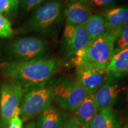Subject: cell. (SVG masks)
Here are the masks:
<instances>
[{
	"label": "cell",
	"instance_id": "9c48e42d",
	"mask_svg": "<svg viewBox=\"0 0 128 128\" xmlns=\"http://www.w3.org/2000/svg\"><path fill=\"white\" fill-rule=\"evenodd\" d=\"M117 75L108 70L78 69L76 80L91 93H94L106 82L114 79Z\"/></svg>",
	"mask_w": 128,
	"mask_h": 128
},
{
	"label": "cell",
	"instance_id": "2e32d148",
	"mask_svg": "<svg viewBox=\"0 0 128 128\" xmlns=\"http://www.w3.org/2000/svg\"><path fill=\"white\" fill-rule=\"evenodd\" d=\"M109 29H120L128 24V7L113 8L106 12L104 17Z\"/></svg>",
	"mask_w": 128,
	"mask_h": 128
},
{
	"label": "cell",
	"instance_id": "8fae6325",
	"mask_svg": "<svg viewBox=\"0 0 128 128\" xmlns=\"http://www.w3.org/2000/svg\"><path fill=\"white\" fill-rule=\"evenodd\" d=\"M66 23L85 26L92 15L89 7L81 1H71L64 11Z\"/></svg>",
	"mask_w": 128,
	"mask_h": 128
},
{
	"label": "cell",
	"instance_id": "4316f807",
	"mask_svg": "<svg viewBox=\"0 0 128 128\" xmlns=\"http://www.w3.org/2000/svg\"><path fill=\"white\" fill-rule=\"evenodd\" d=\"M124 128H128V126H126L125 127H124Z\"/></svg>",
	"mask_w": 128,
	"mask_h": 128
},
{
	"label": "cell",
	"instance_id": "ba28073f",
	"mask_svg": "<svg viewBox=\"0 0 128 128\" xmlns=\"http://www.w3.org/2000/svg\"><path fill=\"white\" fill-rule=\"evenodd\" d=\"M92 42L85 26L66 23L62 34L61 48L66 57L73 56Z\"/></svg>",
	"mask_w": 128,
	"mask_h": 128
},
{
	"label": "cell",
	"instance_id": "7c38bea8",
	"mask_svg": "<svg viewBox=\"0 0 128 128\" xmlns=\"http://www.w3.org/2000/svg\"><path fill=\"white\" fill-rule=\"evenodd\" d=\"M93 94H90L73 112L72 116L81 128H88L94 116L98 113Z\"/></svg>",
	"mask_w": 128,
	"mask_h": 128
},
{
	"label": "cell",
	"instance_id": "44dd1931",
	"mask_svg": "<svg viewBox=\"0 0 128 128\" xmlns=\"http://www.w3.org/2000/svg\"><path fill=\"white\" fill-rule=\"evenodd\" d=\"M13 0H0V13H12Z\"/></svg>",
	"mask_w": 128,
	"mask_h": 128
},
{
	"label": "cell",
	"instance_id": "6da1fadb",
	"mask_svg": "<svg viewBox=\"0 0 128 128\" xmlns=\"http://www.w3.org/2000/svg\"><path fill=\"white\" fill-rule=\"evenodd\" d=\"M60 62L56 58H43L22 62H5L0 65L2 73L22 85L24 92L45 86L58 71Z\"/></svg>",
	"mask_w": 128,
	"mask_h": 128
},
{
	"label": "cell",
	"instance_id": "8992f818",
	"mask_svg": "<svg viewBox=\"0 0 128 128\" xmlns=\"http://www.w3.org/2000/svg\"><path fill=\"white\" fill-rule=\"evenodd\" d=\"M25 92L22 85L10 80L0 88V128H8L11 119L20 116V104Z\"/></svg>",
	"mask_w": 128,
	"mask_h": 128
},
{
	"label": "cell",
	"instance_id": "4fadbf2b",
	"mask_svg": "<svg viewBox=\"0 0 128 128\" xmlns=\"http://www.w3.org/2000/svg\"><path fill=\"white\" fill-rule=\"evenodd\" d=\"M66 115L58 108L50 106L37 117L35 128H62Z\"/></svg>",
	"mask_w": 128,
	"mask_h": 128
},
{
	"label": "cell",
	"instance_id": "7a4b0ae2",
	"mask_svg": "<svg viewBox=\"0 0 128 128\" xmlns=\"http://www.w3.org/2000/svg\"><path fill=\"white\" fill-rule=\"evenodd\" d=\"M114 54V42L103 37L76 52L72 56L71 62L76 70H107Z\"/></svg>",
	"mask_w": 128,
	"mask_h": 128
},
{
	"label": "cell",
	"instance_id": "7402d4cb",
	"mask_svg": "<svg viewBox=\"0 0 128 128\" xmlns=\"http://www.w3.org/2000/svg\"><path fill=\"white\" fill-rule=\"evenodd\" d=\"M62 128H81L76 120V119L73 116L67 118L66 120L64 122L63 126Z\"/></svg>",
	"mask_w": 128,
	"mask_h": 128
},
{
	"label": "cell",
	"instance_id": "f1b7e54d",
	"mask_svg": "<svg viewBox=\"0 0 128 128\" xmlns=\"http://www.w3.org/2000/svg\"><path fill=\"white\" fill-rule=\"evenodd\" d=\"M68 1H72V0H68Z\"/></svg>",
	"mask_w": 128,
	"mask_h": 128
},
{
	"label": "cell",
	"instance_id": "3957f363",
	"mask_svg": "<svg viewBox=\"0 0 128 128\" xmlns=\"http://www.w3.org/2000/svg\"><path fill=\"white\" fill-rule=\"evenodd\" d=\"M48 42L39 37L18 38L8 42L2 52L6 62H22L47 58Z\"/></svg>",
	"mask_w": 128,
	"mask_h": 128
},
{
	"label": "cell",
	"instance_id": "cb8c5ba5",
	"mask_svg": "<svg viewBox=\"0 0 128 128\" xmlns=\"http://www.w3.org/2000/svg\"><path fill=\"white\" fill-rule=\"evenodd\" d=\"M91 4L97 7H106L114 2V0H89Z\"/></svg>",
	"mask_w": 128,
	"mask_h": 128
},
{
	"label": "cell",
	"instance_id": "52a82bcc",
	"mask_svg": "<svg viewBox=\"0 0 128 128\" xmlns=\"http://www.w3.org/2000/svg\"><path fill=\"white\" fill-rule=\"evenodd\" d=\"M53 100L50 85L25 92L20 104V118L23 122L42 114L51 106Z\"/></svg>",
	"mask_w": 128,
	"mask_h": 128
},
{
	"label": "cell",
	"instance_id": "603a6c76",
	"mask_svg": "<svg viewBox=\"0 0 128 128\" xmlns=\"http://www.w3.org/2000/svg\"><path fill=\"white\" fill-rule=\"evenodd\" d=\"M8 128H23V121L20 116H14L11 119Z\"/></svg>",
	"mask_w": 128,
	"mask_h": 128
},
{
	"label": "cell",
	"instance_id": "ac0fdd59",
	"mask_svg": "<svg viewBox=\"0 0 128 128\" xmlns=\"http://www.w3.org/2000/svg\"><path fill=\"white\" fill-rule=\"evenodd\" d=\"M128 48V24L120 28L114 42V54Z\"/></svg>",
	"mask_w": 128,
	"mask_h": 128
},
{
	"label": "cell",
	"instance_id": "5bb4252c",
	"mask_svg": "<svg viewBox=\"0 0 128 128\" xmlns=\"http://www.w3.org/2000/svg\"><path fill=\"white\" fill-rule=\"evenodd\" d=\"M122 118L119 113L112 108H104L96 114L90 128H120Z\"/></svg>",
	"mask_w": 128,
	"mask_h": 128
},
{
	"label": "cell",
	"instance_id": "d6986e66",
	"mask_svg": "<svg viewBox=\"0 0 128 128\" xmlns=\"http://www.w3.org/2000/svg\"><path fill=\"white\" fill-rule=\"evenodd\" d=\"M14 34L11 22L4 14L0 13V38H10Z\"/></svg>",
	"mask_w": 128,
	"mask_h": 128
},
{
	"label": "cell",
	"instance_id": "9a60e30c",
	"mask_svg": "<svg viewBox=\"0 0 128 128\" xmlns=\"http://www.w3.org/2000/svg\"><path fill=\"white\" fill-rule=\"evenodd\" d=\"M85 28L92 42L106 37L109 32V28L105 18L96 14H92L85 25Z\"/></svg>",
	"mask_w": 128,
	"mask_h": 128
},
{
	"label": "cell",
	"instance_id": "83f0119b",
	"mask_svg": "<svg viewBox=\"0 0 128 128\" xmlns=\"http://www.w3.org/2000/svg\"></svg>",
	"mask_w": 128,
	"mask_h": 128
},
{
	"label": "cell",
	"instance_id": "5b68a950",
	"mask_svg": "<svg viewBox=\"0 0 128 128\" xmlns=\"http://www.w3.org/2000/svg\"><path fill=\"white\" fill-rule=\"evenodd\" d=\"M53 99L60 108L74 112L91 92L76 79L65 78L50 84Z\"/></svg>",
	"mask_w": 128,
	"mask_h": 128
},
{
	"label": "cell",
	"instance_id": "e0dca14e",
	"mask_svg": "<svg viewBox=\"0 0 128 128\" xmlns=\"http://www.w3.org/2000/svg\"><path fill=\"white\" fill-rule=\"evenodd\" d=\"M107 70L116 74L128 71V48L115 53Z\"/></svg>",
	"mask_w": 128,
	"mask_h": 128
},
{
	"label": "cell",
	"instance_id": "277c9868",
	"mask_svg": "<svg viewBox=\"0 0 128 128\" xmlns=\"http://www.w3.org/2000/svg\"><path fill=\"white\" fill-rule=\"evenodd\" d=\"M62 2L60 0H50L36 8L30 17L14 32L17 34L48 32L55 27L60 18Z\"/></svg>",
	"mask_w": 128,
	"mask_h": 128
},
{
	"label": "cell",
	"instance_id": "f546056e",
	"mask_svg": "<svg viewBox=\"0 0 128 128\" xmlns=\"http://www.w3.org/2000/svg\"></svg>",
	"mask_w": 128,
	"mask_h": 128
},
{
	"label": "cell",
	"instance_id": "ffe728a7",
	"mask_svg": "<svg viewBox=\"0 0 128 128\" xmlns=\"http://www.w3.org/2000/svg\"><path fill=\"white\" fill-rule=\"evenodd\" d=\"M46 0H21L20 6L21 10L24 12H28L39 7Z\"/></svg>",
	"mask_w": 128,
	"mask_h": 128
},
{
	"label": "cell",
	"instance_id": "d4e9b609",
	"mask_svg": "<svg viewBox=\"0 0 128 128\" xmlns=\"http://www.w3.org/2000/svg\"><path fill=\"white\" fill-rule=\"evenodd\" d=\"M20 1L21 0H13V1H12V14H14V13L17 12V10H18V9Z\"/></svg>",
	"mask_w": 128,
	"mask_h": 128
},
{
	"label": "cell",
	"instance_id": "30bf717a",
	"mask_svg": "<svg viewBox=\"0 0 128 128\" xmlns=\"http://www.w3.org/2000/svg\"><path fill=\"white\" fill-rule=\"evenodd\" d=\"M120 92L119 84L114 79L110 80L94 92V99L98 112L112 108L118 100Z\"/></svg>",
	"mask_w": 128,
	"mask_h": 128
},
{
	"label": "cell",
	"instance_id": "484cf974",
	"mask_svg": "<svg viewBox=\"0 0 128 128\" xmlns=\"http://www.w3.org/2000/svg\"><path fill=\"white\" fill-rule=\"evenodd\" d=\"M23 128H35L34 122H30L28 123Z\"/></svg>",
	"mask_w": 128,
	"mask_h": 128
}]
</instances>
